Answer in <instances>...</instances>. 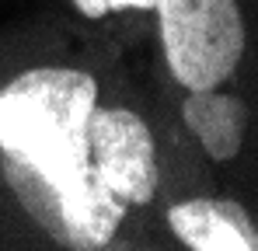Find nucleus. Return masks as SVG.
Segmentation results:
<instances>
[{
	"mask_svg": "<svg viewBox=\"0 0 258 251\" xmlns=\"http://www.w3.org/2000/svg\"><path fill=\"white\" fill-rule=\"evenodd\" d=\"M98 105L94 77L67 67H39L0 91L4 178L45 234L77 251L105 248L126 216L87 147V119Z\"/></svg>",
	"mask_w": 258,
	"mask_h": 251,
	"instance_id": "f257e3e1",
	"label": "nucleus"
},
{
	"mask_svg": "<svg viewBox=\"0 0 258 251\" xmlns=\"http://www.w3.org/2000/svg\"><path fill=\"white\" fill-rule=\"evenodd\" d=\"M161 39L174 81L206 91L227 81L244 52V21L237 0H154Z\"/></svg>",
	"mask_w": 258,
	"mask_h": 251,
	"instance_id": "f03ea898",
	"label": "nucleus"
},
{
	"mask_svg": "<svg viewBox=\"0 0 258 251\" xmlns=\"http://www.w3.org/2000/svg\"><path fill=\"white\" fill-rule=\"evenodd\" d=\"M87 147L101 185L126 206H147L157 189V157L147 122L129 108H98L87 119Z\"/></svg>",
	"mask_w": 258,
	"mask_h": 251,
	"instance_id": "7ed1b4c3",
	"label": "nucleus"
},
{
	"mask_svg": "<svg viewBox=\"0 0 258 251\" xmlns=\"http://www.w3.org/2000/svg\"><path fill=\"white\" fill-rule=\"evenodd\" d=\"M174 237L192 251H255L258 230L230 199H188L168 213Z\"/></svg>",
	"mask_w": 258,
	"mask_h": 251,
	"instance_id": "20e7f679",
	"label": "nucleus"
},
{
	"mask_svg": "<svg viewBox=\"0 0 258 251\" xmlns=\"http://www.w3.org/2000/svg\"><path fill=\"white\" fill-rule=\"evenodd\" d=\"M181 122L203 143L213 161H234L244 140V105L216 87L188 91L181 101Z\"/></svg>",
	"mask_w": 258,
	"mask_h": 251,
	"instance_id": "39448f33",
	"label": "nucleus"
},
{
	"mask_svg": "<svg viewBox=\"0 0 258 251\" xmlns=\"http://www.w3.org/2000/svg\"><path fill=\"white\" fill-rule=\"evenodd\" d=\"M84 18H105L112 11H154V0H74Z\"/></svg>",
	"mask_w": 258,
	"mask_h": 251,
	"instance_id": "423d86ee",
	"label": "nucleus"
}]
</instances>
